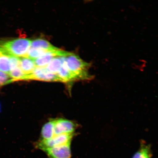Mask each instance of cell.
<instances>
[{
  "mask_svg": "<svg viewBox=\"0 0 158 158\" xmlns=\"http://www.w3.org/2000/svg\"><path fill=\"white\" fill-rule=\"evenodd\" d=\"M20 67L27 75L31 74L35 68L34 60L28 57L20 58Z\"/></svg>",
  "mask_w": 158,
  "mask_h": 158,
  "instance_id": "10",
  "label": "cell"
},
{
  "mask_svg": "<svg viewBox=\"0 0 158 158\" xmlns=\"http://www.w3.org/2000/svg\"><path fill=\"white\" fill-rule=\"evenodd\" d=\"M48 51L43 49L35 48L30 47L27 53V57L33 60L42 56Z\"/></svg>",
  "mask_w": 158,
  "mask_h": 158,
  "instance_id": "15",
  "label": "cell"
},
{
  "mask_svg": "<svg viewBox=\"0 0 158 158\" xmlns=\"http://www.w3.org/2000/svg\"><path fill=\"white\" fill-rule=\"evenodd\" d=\"M10 62L11 70L14 68L20 67V58L19 57L10 55Z\"/></svg>",
  "mask_w": 158,
  "mask_h": 158,
  "instance_id": "17",
  "label": "cell"
},
{
  "mask_svg": "<svg viewBox=\"0 0 158 158\" xmlns=\"http://www.w3.org/2000/svg\"><path fill=\"white\" fill-rule=\"evenodd\" d=\"M10 55L0 45V71L9 74L11 70Z\"/></svg>",
  "mask_w": 158,
  "mask_h": 158,
  "instance_id": "11",
  "label": "cell"
},
{
  "mask_svg": "<svg viewBox=\"0 0 158 158\" xmlns=\"http://www.w3.org/2000/svg\"><path fill=\"white\" fill-rule=\"evenodd\" d=\"M54 120H49L43 126L41 131V140H48L54 137Z\"/></svg>",
  "mask_w": 158,
  "mask_h": 158,
  "instance_id": "13",
  "label": "cell"
},
{
  "mask_svg": "<svg viewBox=\"0 0 158 158\" xmlns=\"http://www.w3.org/2000/svg\"><path fill=\"white\" fill-rule=\"evenodd\" d=\"M66 62L69 70L76 75L79 80H90L93 78L88 72L90 64L85 62L77 55L70 53L66 56Z\"/></svg>",
  "mask_w": 158,
  "mask_h": 158,
  "instance_id": "1",
  "label": "cell"
},
{
  "mask_svg": "<svg viewBox=\"0 0 158 158\" xmlns=\"http://www.w3.org/2000/svg\"><path fill=\"white\" fill-rule=\"evenodd\" d=\"M57 75L61 82H68L79 80L77 77L69 70L66 60L63 62L62 66Z\"/></svg>",
  "mask_w": 158,
  "mask_h": 158,
  "instance_id": "7",
  "label": "cell"
},
{
  "mask_svg": "<svg viewBox=\"0 0 158 158\" xmlns=\"http://www.w3.org/2000/svg\"><path fill=\"white\" fill-rule=\"evenodd\" d=\"M71 143L42 150L46 153L49 158H70Z\"/></svg>",
  "mask_w": 158,
  "mask_h": 158,
  "instance_id": "5",
  "label": "cell"
},
{
  "mask_svg": "<svg viewBox=\"0 0 158 158\" xmlns=\"http://www.w3.org/2000/svg\"><path fill=\"white\" fill-rule=\"evenodd\" d=\"M66 57H55L45 67V69L49 72L57 74L62 67L63 62L66 60Z\"/></svg>",
  "mask_w": 158,
  "mask_h": 158,
  "instance_id": "12",
  "label": "cell"
},
{
  "mask_svg": "<svg viewBox=\"0 0 158 158\" xmlns=\"http://www.w3.org/2000/svg\"><path fill=\"white\" fill-rule=\"evenodd\" d=\"M31 47L43 49L47 51H56L59 49L53 46L46 40L41 38H37L31 40Z\"/></svg>",
  "mask_w": 158,
  "mask_h": 158,
  "instance_id": "8",
  "label": "cell"
},
{
  "mask_svg": "<svg viewBox=\"0 0 158 158\" xmlns=\"http://www.w3.org/2000/svg\"><path fill=\"white\" fill-rule=\"evenodd\" d=\"M73 136V134H62L55 135L48 140H40L35 144V148L42 150L71 143Z\"/></svg>",
  "mask_w": 158,
  "mask_h": 158,
  "instance_id": "3",
  "label": "cell"
},
{
  "mask_svg": "<svg viewBox=\"0 0 158 158\" xmlns=\"http://www.w3.org/2000/svg\"><path fill=\"white\" fill-rule=\"evenodd\" d=\"M55 135L62 134H73L76 126L70 120L64 118H58L54 120Z\"/></svg>",
  "mask_w": 158,
  "mask_h": 158,
  "instance_id": "6",
  "label": "cell"
},
{
  "mask_svg": "<svg viewBox=\"0 0 158 158\" xmlns=\"http://www.w3.org/2000/svg\"><path fill=\"white\" fill-rule=\"evenodd\" d=\"M9 74L13 82L27 80V75L24 73L20 67L11 69Z\"/></svg>",
  "mask_w": 158,
  "mask_h": 158,
  "instance_id": "14",
  "label": "cell"
},
{
  "mask_svg": "<svg viewBox=\"0 0 158 158\" xmlns=\"http://www.w3.org/2000/svg\"><path fill=\"white\" fill-rule=\"evenodd\" d=\"M152 154L151 145L142 140L140 142L139 149L132 158H152Z\"/></svg>",
  "mask_w": 158,
  "mask_h": 158,
  "instance_id": "9",
  "label": "cell"
},
{
  "mask_svg": "<svg viewBox=\"0 0 158 158\" xmlns=\"http://www.w3.org/2000/svg\"><path fill=\"white\" fill-rule=\"evenodd\" d=\"M30 80L45 82H61L57 74L49 72L45 67H35L32 73L28 75L27 80Z\"/></svg>",
  "mask_w": 158,
  "mask_h": 158,
  "instance_id": "4",
  "label": "cell"
},
{
  "mask_svg": "<svg viewBox=\"0 0 158 158\" xmlns=\"http://www.w3.org/2000/svg\"><path fill=\"white\" fill-rule=\"evenodd\" d=\"M13 82L9 74L0 71V88Z\"/></svg>",
  "mask_w": 158,
  "mask_h": 158,
  "instance_id": "16",
  "label": "cell"
},
{
  "mask_svg": "<svg viewBox=\"0 0 158 158\" xmlns=\"http://www.w3.org/2000/svg\"><path fill=\"white\" fill-rule=\"evenodd\" d=\"M31 43L30 39L19 38L6 41L0 45L10 55L22 58L27 57Z\"/></svg>",
  "mask_w": 158,
  "mask_h": 158,
  "instance_id": "2",
  "label": "cell"
}]
</instances>
